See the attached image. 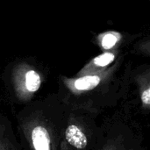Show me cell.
<instances>
[{
  "mask_svg": "<svg viewBox=\"0 0 150 150\" xmlns=\"http://www.w3.org/2000/svg\"><path fill=\"white\" fill-rule=\"evenodd\" d=\"M15 79L18 90H23L28 93L36 92L41 85L40 75L26 64H21L16 68Z\"/></svg>",
  "mask_w": 150,
  "mask_h": 150,
  "instance_id": "1",
  "label": "cell"
},
{
  "mask_svg": "<svg viewBox=\"0 0 150 150\" xmlns=\"http://www.w3.org/2000/svg\"><path fill=\"white\" fill-rule=\"evenodd\" d=\"M108 76V70L100 73H93L79 76L74 79H68L66 81L67 85L74 91L83 92L90 91L96 89L103 80Z\"/></svg>",
  "mask_w": 150,
  "mask_h": 150,
  "instance_id": "2",
  "label": "cell"
},
{
  "mask_svg": "<svg viewBox=\"0 0 150 150\" xmlns=\"http://www.w3.org/2000/svg\"><path fill=\"white\" fill-rule=\"evenodd\" d=\"M116 54L115 51H105L87 63L79 72V76L100 73L108 70V67L114 62Z\"/></svg>",
  "mask_w": 150,
  "mask_h": 150,
  "instance_id": "3",
  "label": "cell"
},
{
  "mask_svg": "<svg viewBox=\"0 0 150 150\" xmlns=\"http://www.w3.org/2000/svg\"><path fill=\"white\" fill-rule=\"evenodd\" d=\"M67 142L77 149H84L88 145V138L83 131L76 125H69L65 131Z\"/></svg>",
  "mask_w": 150,
  "mask_h": 150,
  "instance_id": "4",
  "label": "cell"
},
{
  "mask_svg": "<svg viewBox=\"0 0 150 150\" xmlns=\"http://www.w3.org/2000/svg\"><path fill=\"white\" fill-rule=\"evenodd\" d=\"M32 141L35 150H51L48 132L41 126L33 128L32 132Z\"/></svg>",
  "mask_w": 150,
  "mask_h": 150,
  "instance_id": "5",
  "label": "cell"
},
{
  "mask_svg": "<svg viewBox=\"0 0 150 150\" xmlns=\"http://www.w3.org/2000/svg\"><path fill=\"white\" fill-rule=\"evenodd\" d=\"M121 40V34L117 32H106L99 35L98 42L105 51H111Z\"/></svg>",
  "mask_w": 150,
  "mask_h": 150,
  "instance_id": "6",
  "label": "cell"
},
{
  "mask_svg": "<svg viewBox=\"0 0 150 150\" xmlns=\"http://www.w3.org/2000/svg\"><path fill=\"white\" fill-rule=\"evenodd\" d=\"M141 100L144 107H150V79H149L142 87Z\"/></svg>",
  "mask_w": 150,
  "mask_h": 150,
  "instance_id": "7",
  "label": "cell"
},
{
  "mask_svg": "<svg viewBox=\"0 0 150 150\" xmlns=\"http://www.w3.org/2000/svg\"><path fill=\"white\" fill-rule=\"evenodd\" d=\"M141 50L144 54H146L148 55H150V41H147V42L143 43L141 46Z\"/></svg>",
  "mask_w": 150,
  "mask_h": 150,
  "instance_id": "8",
  "label": "cell"
},
{
  "mask_svg": "<svg viewBox=\"0 0 150 150\" xmlns=\"http://www.w3.org/2000/svg\"><path fill=\"white\" fill-rule=\"evenodd\" d=\"M104 150H117V149L114 148V146H112V145H106Z\"/></svg>",
  "mask_w": 150,
  "mask_h": 150,
  "instance_id": "9",
  "label": "cell"
},
{
  "mask_svg": "<svg viewBox=\"0 0 150 150\" xmlns=\"http://www.w3.org/2000/svg\"><path fill=\"white\" fill-rule=\"evenodd\" d=\"M0 150H1V149H0Z\"/></svg>",
  "mask_w": 150,
  "mask_h": 150,
  "instance_id": "10",
  "label": "cell"
}]
</instances>
